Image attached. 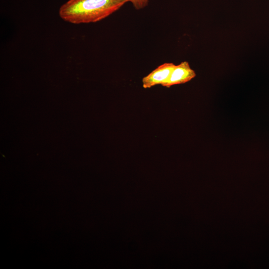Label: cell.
<instances>
[{"mask_svg":"<svg viewBox=\"0 0 269 269\" xmlns=\"http://www.w3.org/2000/svg\"><path fill=\"white\" fill-rule=\"evenodd\" d=\"M149 0H128L137 10L143 8L148 4Z\"/></svg>","mask_w":269,"mask_h":269,"instance_id":"obj_4","label":"cell"},{"mask_svg":"<svg viewBox=\"0 0 269 269\" xmlns=\"http://www.w3.org/2000/svg\"><path fill=\"white\" fill-rule=\"evenodd\" d=\"M175 65L172 63H164L157 67L142 79L144 89L157 85H163L168 80Z\"/></svg>","mask_w":269,"mask_h":269,"instance_id":"obj_2","label":"cell"},{"mask_svg":"<svg viewBox=\"0 0 269 269\" xmlns=\"http://www.w3.org/2000/svg\"><path fill=\"white\" fill-rule=\"evenodd\" d=\"M128 0H68L58 14L64 21L74 24L99 21L119 10Z\"/></svg>","mask_w":269,"mask_h":269,"instance_id":"obj_1","label":"cell"},{"mask_svg":"<svg viewBox=\"0 0 269 269\" xmlns=\"http://www.w3.org/2000/svg\"><path fill=\"white\" fill-rule=\"evenodd\" d=\"M196 76L195 72L191 68L189 63L184 61L174 67L168 80L162 86L169 88L172 86L184 84Z\"/></svg>","mask_w":269,"mask_h":269,"instance_id":"obj_3","label":"cell"}]
</instances>
